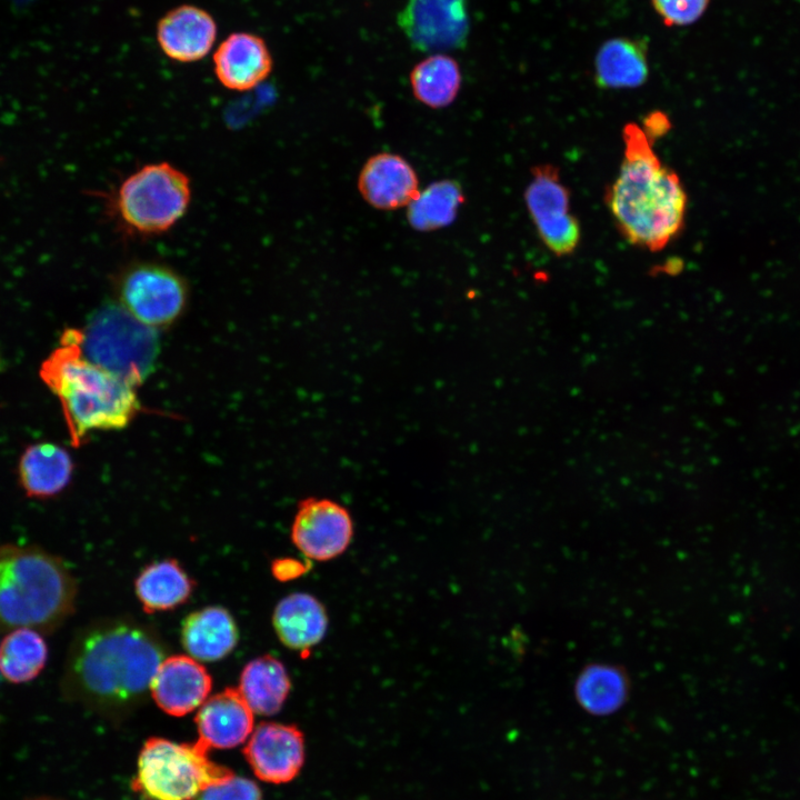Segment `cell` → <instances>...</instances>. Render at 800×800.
<instances>
[{"label":"cell","mask_w":800,"mask_h":800,"mask_svg":"<svg viewBox=\"0 0 800 800\" xmlns=\"http://www.w3.org/2000/svg\"><path fill=\"white\" fill-rule=\"evenodd\" d=\"M166 653L151 626L130 617L97 619L70 641L61 694L106 717L124 716L144 702Z\"/></svg>","instance_id":"6da1fadb"},{"label":"cell","mask_w":800,"mask_h":800,"mask_svg":"<svg viewBox=\"0 0 800 800\" xmlns=\"http://www.w3.org/2000/svg\"><path fill=\"white\" fill-rule=\"evenodd\" d=\"M622 139V161L604 200L626 241L658 252L682 231L688 196L677 172L654 152V139L642 127L627 123Z\"/></svg>","instance_id":"7a4b0ae2"},{"label":"cell","mask_w":800,"mask_h":800,"mask_svg":"<svg viewBox=\"0 0 800 800\" xmlns=\"http://www.w3.org/2000/svg\"><path fill=\"white\" fill-rule=\"evenodd\" d=\"M39 374L60 401L73 446L91 431L124 428L140 410L134 387L83 356L80 329L63 331Z\"/></svg>","instance_id":"3957f363"},{"label":"cell","mask_w":800,"mask_h":800,"mask_svg":"<svg viewBox=\"0 0 800 800\" xmlns=\"http://www.w3.org/2000/svg\"><path fill=\"white\" fill-rule=\"evenodd\" d=\"M77 594L61 557L38 544L0 543V633L57 631L74 612Z\"/></svg>","instance_id":"277c9868"},{"label":"cell","mask_w":800,"mask_h":800,"mask_svg":"<svg viewBox=\"0 0 800 800\" xmlns=\"http://www.w3.org/2000/svg\"><path fill=\"white\" fill-rule=\"evenodd\" d=\"M192 198L190 178L169 162L148 163L121 181L109 210L124 234L161 236L187 213Z\"/></svg>","instance_id":"5b68a950"},{"label":"cell","mask_w":800,"mask_h":800,"mask_svg":"<svg viewBox=\"0 0 800 800\" xmlns=\"http://www.w3.org/2000/svg\"><path fill=\"white\" fill-rule=\"evenodd\" d=\"M80 330L83 356L123 382L136 388L152 372L160 349L157 329L121 304L100 307Z\"/></svg>","instance_id":"8992f818"},{"label":"cell","mask_w":800,"mask_h":800,"mask_svg":"<svg viewBox=\"0 0 800 800\" xmlns=\"http://www.w3.org/2000/svg\"><path fill=\"white\" fill-rule=\"evenodd\" d=\"M208 748L149 738L141 749L133 788L154 800H190L210 784L233 776L208 758Z\"/></svg>","instance_id":"52a82bcc"},{"label":"cell","mask_w":800,"mask_h":800,"mask_svg":"<svg viewBox=\"0 0 800 800\" xmlns=\"http://www.w3.org/2000/svg\"><path fill=\"white\" fill-rule=\"evenodd\" d=\"M119 304L152 328L173 322L188 299L184 279L172 268L153 261L124 267L117 277Z\"/></svg>","instance_id":"ba28073f"},{"label":"cell","mask_w":800,"mask_h":800,"mask_svg":"<svg viewBox=\"0 0 800 800\" xmlns=\"http://www.w3.org/2000/svg\"><path fill=\"white\" fill-rule=\"evenodd\" d=\"M526 207L543 246L556 257L572 254L581 239L580 222L570 209V192L551 163L532 168Z\"/></svg>","instance_id":"9c48e42d"},{"label":"cell","mask_w":800,"mask_h":800,"mask_svg":"<svg viewBox=\"0 0 800 800\" xmlns=\"http://www.w3.org/2000/svg\"><path fill=\"white\" fill-rule=\"evenodd\" d=\"M398 24L417 50L442 53L461 49L470 33L468 0H408Z\"/></svg>","instance_id":"30bf717a"},{"label":"cell","mask_w":800,"mask_h":800,"mask_svg":"<svg viewBox=\"0 0 800 800\" xmlns=\"http://www.w3.org/2000/svg\"><path fill=\"white\" fill-rule=\"evenodd\" d=\"M353 537L350 512L329 498L300 501L292 527L293 544L310 560L329 561L342 554Z\"/></svg>","instance_id":"8fae6325"},{"label":"cell","mask_w":800,"mask_h":800,"mask_svg":"<svg viewBox=\"0 0 800 800\" xmlns=\"http://www.w3.org/2000/svg\"><path fill=\"white\" fill-rule=\"evenodd\" d=\"M243 754L262 781L286 783L293 780L304 762V737L294 724L261 722Z\"/></svg>","instance_id":"7c38bea8"},{"label":"cell","mask_w":800,"mask_h":800,"mask_svg":"<svg viewBox=\"0 0 800 800\" xmlns=\"http://www.w3.org/2000/svg\"><path fill=\"white\" fill-rule=\"evenodd\" d=\"M357 187L369 206L386 211L407 208L420 190L414 168L392 152L371 156L359 172Z\"/></svg>","instance_id":"4fadbf2b"},{"label":"cell","mask_w":800,"mask_h":800,"mask_svg":"<svg viewBox=\"0 0 800 800\" xmlns=\"http://www.w3.org/2000/svg\"><path fill=\"white\" fill-rule=\"evenodd\" d=\"M212 680L198 660L183 654L167 657L156 672L150 692L168 714L184 716L207 699Z\"/></svg>","instance_id":"5bb4252c"},{"label":"cell","mask_w":800,"mask_h":800,"mask_svg":"<svg viewBox=\"0 0 800 800\" xmlns=\"http://www.w3.org/2000/svg\"><path fill=\"white\" fill-rule=\"evenodd\" d=\"M218 81L232 91H248L264 81L272 70V57L264 40L249 32L229 34L213 53Z\"/></svg>","instance_id":"9a60e30c"},{"label":"cell","mask_w":800,"mask_h":800,"mask_svg":"<svg viewBox=\"0 0 800 800\" xmlns=\"http://www.w3.org/2000/svg\"><path fill=\"white\" fill-rule=\"evenodd\" d=\"M217 23L206 10L183 4L168 11L157 24L163 53L178 62H194L207 56L216 41Z\"/></svg>","instance_id":"2e32d148"},{"label":"cell","mask_w":800,"mask_h":800,"mask_svg":"<svg viewBox=\"0 0 800 800\" xmlns=\"http://www.w3.org/2000/svg\"><path fill=\"white\" fill-rule=\"evenodd\" d=\"M196 724L199 741L208 749L233 748L251 733L253 711L239 689L227 688L200 706Z\"/></svg>","instance_id":"e0dca14e"},{"label":"cell","mask_w":800,"mask_h":800,"mask_svg":"<svg viewBox=\"0 0 800 800\" xmlns=\"http://www.w3.org/2000/svg\"><path fill=\"white\" fill-rule=\"evenodd\" d=\"M272 624L283 646L304 653L324 638L329 619L324 606L316 597L294 592L277 603Z\"/></svg>","instance_id":"ac0fdd59"},{"label":"cell","mask_w":800,"mask_h":800,"mask_svg":"<svg viewBox=\"0 0 800 800\" xmlns=\"http://www.w3.org/2000/svg\"><path fill=\"white\" fill-rule=\"evenodd\" d=\"M594 82L601 89H634L649 77L648 43L642 38L614 37L598 49Z\"/></svg>","instance_id":"d6986e66"},{"label":"cell","mask_w":800,"mask_h":800,"mask_svg":"<svg viewBox=\"0 0 800 800\" xmlns=\"http://www.w3.org/2000/svg\"><path fill=\"white\" fill-rule=\"evenodd\" d=\"M239 639L233 617L223 607L209 606L191 612L183 621L181 641L196 660L218 661L227 657Z\"/></svg>","instance_id":"ffe728a7"},{"label":"cell","mask_w":800,"mask_h":800,"mask_svg":"<svg viewBox=\"0 0 800 800\" xmlns=\"http://www.w3.org/2000/svg\"><path fill=\"white\" fill-rule=\"evenodd\" d=\"M73 462L69 452L51 442L34 443L22 452L18 477L29 498L48 499L59 494L70 482Z\"/></svg>","instance_id":"44dd1931"},{"label":"cell","mask_w":800,"mask_h":800,"mask_svg":"<svg viewBox=\"0 0 800 800\" xmlns=\"http://www.w3.org/2000/svg\"><path fill=\"white\" fill-rule=\"evenodd\" d=\"M194 581L174 559L144 567L134 581L136 594L148 613L173 610L192 594Z\"/></svg>","instance_id":"7402d4cb"},{"label":"cell","mask_w":800,"mask_h":800,"mask_svg":"<svg viewBox=\"0 0 800 800\" xmlns=\"http://www.w3.org/2000/svg\"><path fill=\"white\" fill-rule=\"evenodd\" d=\"M291 681L283 663L266 654L248 662L240 676L239 691L253 712L277 713L286 702Z\"/></svg>","instance_id":"603a6c76"},{"label":"cell","mask_w":800,"mask_h":800,"mask_svg":"<svg viewBox=\"0 0 800 800\" xmlns=\"http://www.w3.org/2000/svg\"><path fill=\"white\" fill-rule=\"evenodd\" d=\"M579 706L590 714L609 716L622 708L629 696V679L622 668L608 663L584 667L574 682Z\"/></svg>","instance_id":"cb8c5ba5"},{"label":"cell","mask_w":800,"mask_h":800,"mask_svg":"<svg viewBox=\"0 0 800 800\" xmlns=\"http://www.w3.org/2000/svg\"><path fill=\"white\" fill-rule=\"evenodd\" d=\"M44 633L19 628L3 633L0 640V677L11 684H26L37 679L49 659Z\"/></svg>","instance_id":"d4e9b609"},{"label":"cell","mask_w":800,"mask_h":800,"mask_svg":"<svg viewBox=\"0 0 800 800\" xmlns=\"http://www.w3.org/2000/svg\"><path fill=\"white\" fill-rule=\"evenodd\" d=\"M409 79L414 98L431 109L450 106L462 82L457 60L444 53H433L421 60L412 68Z\"/></svg>","instance_id":"484cf974"},{"label":"cell","mask_w":800,"mask_h":800,"mask_svg":"<svg viewBox=\"0 0 800 800\" xmlns=\"http://www.w3.org/2000/svg\"><path fill=\"white\" fill-rule=\"evenodd\" d=\"M464 202L462 187L452 179L432 182L407 207V220L417 231L429 232L451 224Z\"/></svg>","instance_id":"4316f807"},{"label":"cell","mask_w":800,"mask_h":800,"mask_svg":"<svg viewBox=\"0 0 800 800\" xmlns=\"http://www.w3.org/2000/svg\"><path fill=\"white\" fill-rule=\"evenodd\" d=\"M650 2L666 27H686L697 22L704 14L710 0H650Z\"/></svg>","instance_id":"83f0119b"},{"label":"cell","mask_w":800,"mask_h":800,"mask_svg":"<svg viewBox=\"0 0 800 800\" xmlns=\"http://www.w3.org/2000/svg\"><path fill=\"white\" fill-rule=\"evenodd\" d=\"M198 800H261V792L253 781L232 776L204 788Z\"/></svg>","instance_id":"f1b7e54d"},{"label":"cell","mask_w":800,"mask_h":800,"mask_svg":"<svg viewBox=\"0 0 800 800\" xmlns=\"http://www.w3.org/2000/svg\"><path fill=\"white\" fill-rule=\"evenodd\" d=\"M310 564H304L298 559L281 558L272 562L271 571L276 579L280 581H289L303 576Z\"/></svg>","instance_id":"f546056e"},{"label":"cell","mask_w":800,"mask_h":800,"mask_svg":"<svg viewBox=\"0 0 800 800\" xmlns=\"http://www.w3.org/2000/svg\"><path fill=\"white\" fill-rule=\"evenodd\" d=\"M668 127L669 121L667 117L663 113L656 111L647 118L643 129L652 139H656L660 134H663Z\"/></svg>","instance_id":"4dcf8cb0"},{"label":"cell","mask_w":800,"mask_h":800,"mask_svg":"<svg viewBox=\"0 0 800 800\" xmlns=\"http://www.w3.org/2000/svg\"><path fill=\"white\" fill-rule=\"evenodd\" d=\"M28 800H57V799L51 798V797H47V796H40V797H34V798H31V799H28Z\"/></svg>","instance_id":"1f68e13d"},{"label":"cell","mask_w":800,"mask_h":800,"mask_svg":"<svg viewBox=\"0 0 800 800\" xmlns=\"http://www.w3.org/2000/svg\"><path fill=\"white\" fill-rule=\"evenodd\" d=\"M0 680H1V677H0Z\"/></svg>","instance_id":"d6a6232c"}]
</instances>
